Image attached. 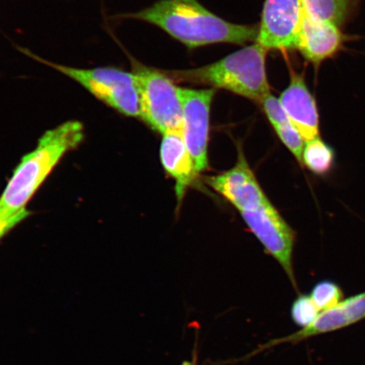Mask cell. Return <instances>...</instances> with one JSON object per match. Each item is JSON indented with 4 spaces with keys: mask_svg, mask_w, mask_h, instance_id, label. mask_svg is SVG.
I'll list each match as a JSON object with an SVG mask.
<instances>
[{
    "mask_svg": "<svg viewBox=\"0 0 365 365\" xmlns=\"http://www.w3.org/2000/svg\"><path fill=\"white\" fill-rule=\"evenodd\" d=\"M182 365H195V364L193 362L185 361L184 363L182 364Z\"/></svg>",
    "mask_w": 365,
    "mask_h": 365,
    "instance_id": "obj_20",
    "label": "cell"
},
{
    "mask_svg": "<svg viewBox=\"0 0 365 365\" xmlns=\"http://www.w3.org/2000/svg\"><path fill=\"white\" fill-rule=\"evenodd\" d=\"M205 182L240 212L254 211L269 202L241 150L234 168L221 175L209 177Z\"/></svg>",
    "mask_w": 365,
    "mask_h": 365,
    "instance_id": "obj_9",
    "label": "cell"
},
{
    "mask_svg": "<svg viewBox=\"0 0 365 365\" xmlns=\"http://www.w3.org/2000/svg\"><path fill=\"white\" fill-rule=\"evenodd\" d=\"M118 17L150 23L189 48L213 43L245 44L257 41L259 31L258 26L222 19L197 0H160L143 11Z\"/></svg>",
    "mask_w": 365,
    "mask_h": 365,
    "instance_id": "obj_1",
    "label": "cell"
},
{
    "mask_svg": "<svg viewBox=\"0 0 365 365\" xmlns=\"http://www.w3.org/2000/svg\"><path fill=\"white\" fill-rule=\"evenodd\" d=\"M138 82L140 118L163 135H182L184 115L179 88L163 71L131 61Z\"/></svg>",
    "mask_w": 365,
    "mask_h": 365,
    "instance_id": "obj_5",
    "label": "cell"
},
{
    "mask_svg": "<svg viewBox=\"0 0 365 365\" xmlns=\"http://www.w3.org/2000/svg\"><path fill=\"white\" fill-rule=\"evenodd\" d=\"M30 215L26 208L11 217H0V240Z\"/></svg>",
    "mask_w": 365,
    "mask_h": 365,
    "instance_id": "obj_19",
    "label": "cell"
},
{
    "mask_svg": "<svg viewBox=\"0 0 365 365\" xmlns=\"http://www.w3.org/2000/svg\"><path fill=\"white\" fill-rule=\"evenodd\" d=\"M303 10L310 19L340 26L352 15L354 0H301Z\"/></svg>",
    "mask_w": 365,
    "mask_h": 365,
    "instance_id": "obj_15",
    "label": "cell"
},
{
    "mask_svg": "<svg viewBox=\"0 0 365 365\" xmlns=\"http://www.w3.org/2000/svg\"><path fill=\"white\" fill-rule=\"evenodd\" d=\"M184 115L182 139L198 173L208 168L210 113L216 90L179 88Z\"/></svg>",
    "mask_w": 365,
    "mask_h": 365,
    "instance_id": "obj_7",
    "label": "cell"
},
{
    "mask_svg": "<svg viewBox=\"0 0 365 365\" xmlns=\"http://www.w3.org/2000/svg\"><path fill=\"white\" fill-rule=\"evenodd\" d=\"M303 18L301 0H264L257 43L267 51L297 49Z\"/></svg>",
    "mask_w": 365,
    "mask_h": 365,
    "instance_id": "obj_8",
    "label": "cell"
},
{
    "mask_svg": "<svg viewBox=\"0 0 365 365\" xmlns=\"http://www.w3.org/2000/svg\"><path fill=\"white\" fill-rule=\"evenodd\" d=\"M246 225L264 250L275 258L297 289L293 267L295 232L269 202L254 211L241 212Z\"/></svg>",
    "mask_w": 365,
    "mask_h": 365,
    "instance_id": "obj_6",
    "label": "cell"
},
{
    "mask_svg": "<svg viewBox=\"0 0 365 365\" xmlns=\"http://www.w3.org/2000/svg\"><path fill=\"white\" fill-rule=\"evenodd\" d=\"M364 319L365 292L344 299L335 307L319 313L314 322L307 327L302 328L299 331L284 339L274 340L263 346V349L268 346L281 344L282 342L297 344L309 337L344 329Z\"/></svg>",
    "mask_w": 365,
    "mask_h": 365,
    "instance_id": "obj_10",
    "label": "cell"
},
{
    "mask_svg": "<svg viewBox=\"0 0 365 365\" xmlns=\"http://www.w3.org/2000/svg\"><path fill=\"white\" fill-rule=\"evenodd\" d=\"M344 42L339 26L310 19L304 12L298 43L299 52L309 62L318 66L339 51Z\"/></svg>",
    "mask_w": 365,
    "mask_h": 365,
    "instance_id": "obj_12",
    "label": "cell"
},
{
    "mask_svg": "<svg viewBox=\"0 0 365 365\" xmlns=\"http://www.w3.org/2000/svg\"><path fill=\"white\" fill-rule=\"evenodd\" d=\"M83 138V125L78 121H68L45 132L36 148L22 158L0 196V217L26 209L59 161Z\"/></svg>",
    "mask_w": 365,
    "mask_h": 365,
    "instance_id": "obj_2",
    "label": "cell"
},
{
    "mask_svg": "<svg viewBox=\"0 0 365 365\" xmlns=\"http://www.w3.org/2000/svg\"><path fill=\"white\" fill-rule=\"evenodd\" d=\"M336 164V152L331 145L317 137L307 141L302 155V166L314 175L325 177L333 170Z\"/></svg>",
    "mask_w": 365,
    "mask_h": 365,
    "instance_id": "obj_16",
    "label": "cell"
},
{
    "mask_svg": "<svg viewBox=\"0 0 365 365\" xmlns=\"http://www.w3.org/2000/svg\"><path fill=\"white\" fill-rule=\"evenodd\" d=\"M267 49L255 43L211 65L164 72L173 81L225 89L261 103L271 93L267 76Z\"/></svg>",
    "mask_w": 365,
    "mask_h": 365,
    "instance_id": "obj_3",
    "label": "cell"
},
{
    "mask_svg": "<svg viewBox=\"0 0 365 365\" xmlns=\"http://www.w3.org/2000/svg\"><path fill=\"white\" fill-rule=\"evenodd\" d=\"M264 112L266 113L269 121H270L277 135L282 143L294 155L297 161L302 166V155L304 148V140L298 130L292 124L289 118L287 117L279 100L270 93L261 102Z\"/></svg>",
    "mask_w": 365,
    "mask_h": 365,
    "instance_id": "obj_14",
    "label": "cell"
},
{
    "mask_svg": "<svg viewBox=\"0 0 365 365\" xmlns=\"http://www.w3.org/2000/svg\"><path fill=\"white\" fill-rule=\"evenodd\" d=\"M278 100L305 141L319 136L317 104L302 75L292 72L290 84Z\"/></svg>",
    "mask_w": 365,
    "mask_h": 365,
    "instance_id": "obj_11",
    "label": "cell"
},
{
    "mask_svg": "<svg viewBox=\"0 0 365 365\" xmlns=\"http://www.w3.org/2000/svg\"><path fill=\"white\" fill-rule=\"evenodd\" d=\"M310 297L321 312L335 307L344 299V292L336 282L323 280L314 286Z\"/></svg>",
    "mask_w": 365,
    "mask_h": 365,
    "instance_id": "obj_17",
    "label": "cell"
},
{
    "mask_svg": "<svg viewBox=\"0 0 365 365\" xmlns=\"http://www.w3.org/2000/svg\"><path fill=\"white\" fill-rule=\"evenodd\" d=\"M160 158L164 170L176 182L175 192L180 204L199 173L181 134L163 135Z\"/></svg>",
    "mask_w": 365,
    "mask_h": 365,
    "instance_id": "obj_13",
    "label": "cell"
},
{
    "mask_svg": "<svg viewBox=\"0 0 365 365\" xmlns=\"http://www.w3.org/2000/svg\"><path fill=\"white\" fill-rule=\"evenodd\" d=\"M319 313H321V310L318 309L309 295H299L292 304V319L297 326L301 327V329L312 324Z\"/></svg>",
    "mask_w": 365,
    "mask_h": 365,
    "instance_id": "obj_18",
    "label": "cell"
},
{
    "mask_svg": "<svg viewBox=\"0 0 365 365\" xmlns=\"http://www.w3.org/2000/svg\"><path fill=\"white\" fill-rule=\"evenodd\" d=\"M26 56L51 67L80 84L109 108L128 117H140L138 82L133 72L117 67L78 68L53 63L26 48H19Z\"/></svg>",
    "mask_w": 365,
    "mask_h": 365,
    "instance_id": "obj_4",
    "label": "cell"
}]
</instances>
